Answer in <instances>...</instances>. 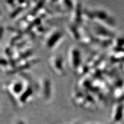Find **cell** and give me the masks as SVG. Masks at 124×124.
Returning a JSON list of instances; mask_svg holds the SVG:
<instances>
[{
  "instance_id": "obj_1",
  "label": "cell",
  "mask_w": 124,
  "mask_h": 124,
  "mask_svg": "<svg viewBox=\"0 0 124 124\" xmlns=\"http://www.w3.org/2000/svg\"><path fill=\"white\" fill-rule=\"evenodd\" d=\"M67 61L69 67L78 75H86L90 69L82 61L80 49L75 45L70 46L68 50Z\"/></svg>"
},
{
  "instance_id": "obj_5",
  "label": "cell",
  "mask_w": 124,
  "mask_h": 124,
  "mask_svg": "<svg viewBox=\"0 0 124 124\" xmlns=\"http://www.w3.org/2000/svg\"><path fill=\"white\" fill-rule=\"evenodd\" d=\"M37 86L38 94L42 99H48L51 96L52 86L50 80L46 77H42L39 81Z\"/></svg>"
},
{
  "instance_id": "obj_2",
  "label": "cell",
  "mask_w": 124,
  "mask_h": 124,
  "mask_svg": "<svg viewBox=\"0 0 124 124\" xmlns=\"http://www.w3.org/2000/svg\"><path fill=\"white\" fill-rule=\"evenodd\" d=\"M30 81L22 77L10 81L6 86V91L7 94L14 101H17L18 102L19 98L30 84Z\"/></svg>"
},
{
  "instance_id": "obj_3",
  "label": "cell",
  "mask_w": 124,
  "mask_h": 124,
  "mask_svg": "<svg viewBox=\"0 0 124 124\" xmlns=\"http://www.w3.org/2000/svg\"><path fill=\"white\" fill-rule=\"evenodd\" d=\"M64 38L65 35L60 29L54 28L48 30L42 39L44 46L47 49L54 50L62 43Z\"/></svg>"
},
{
  "instance_id": "obj_4",
  "label": "cell",
  "mask_w": 124,
  "mask_h": 124,
  "mask_svg": "<svg viewBox=\"0 0 124 124\" xmlns=\"http://www.w3.org/2000/svg\"><path fill=\"white\" fill-rule=\"evenodd\" d=\"M48 64L50 70L55 75L63 77L66 75V71L65 66L64 58L59 54L52 55L48 58Z\"/></svg>"
}]
</instances>
